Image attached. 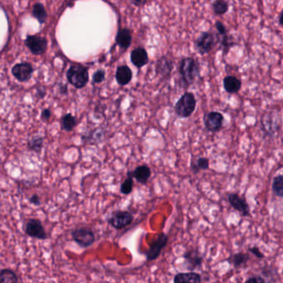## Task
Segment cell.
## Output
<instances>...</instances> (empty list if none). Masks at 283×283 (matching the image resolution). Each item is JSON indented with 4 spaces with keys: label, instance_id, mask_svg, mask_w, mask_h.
Listing matches in <instances>:
<instances>
[{
    "label": "cell",
    "instance_id": "1",
    "mask_svg": "<svg viewBox=\"0 0 283 283\" xmlns=\"http://www.w3.org/2000/svg\"><path fill=\"white\" fill-rule=\"evenodd\" d=\"M200 64L195 59L186 57L180 63L179 72L182 77V86L187 88L200 76Z\"/></svg>",
    "mask_w": 283,
    "mask_h": 283
},
{
    "label": "cell",
    "instance_id": "2",
    "mask_svg": "<svg viewBox=\"0 0 283 283\" xmlns=\"http://www.w3.org/2000/svg\"><path fill=\"white\" fill-rule=\"evenodd\" d=\"M197 107V99L192 92L183 94L174 107L175 113L181 118L190 117Z\"/></svg>",
    "mask_w": 283,
    "mask_h": 283
},
{
    "label": "cell",
    "instance_id": "3",
    "mask_svg": "<svg viewBox=\"0 0 283 283\" xmlns=\"http://www.w3.org/2000/svg\"><path fill=\"white\" fill-rule=\"evenodd\" d=\"M67 78L71 85L80 89L85 87L89 82V73L83 66L73 65L67 71Z\"/></svg>",
    "mask_w": 283,
    "mask_h": 283
},
{
    "label": "cell",
    "instance_id": "4",
    "mask_svg": "<svg viewBox=\"0 0 283 283\" xmlns=\"http://www.w3.org/2000/svg\"><path fill=\"white\" fill-rule=\"evenodd\" d=\"M72 238L79 246L84 249L89 248L95 242V235L92 229L86 227H80L72 230Z\"/></svg>",
    "mask_w": 283,
    "mask_h": 283
},
{
    "label": "cell",
    "instance_id": "5",
    "mask_svg": "<svg viewBox=\"0 0 283 283\" xmlns=\"http://www.w3.org/2000/svg\"><path fill=\"white\" fill-rule=\"evenodd\" d=\"M134 219V215L130 212L118 210L108 218V223L114 229L119 230L131 225Z\"/></svg>",
    "mask_w": 283,
    "mask_h": 283
},
{
    "label": "cell",
    "instance_id": "6",
    "mask_svg": "<svg viewBox=\"0 0 283 283\" xmlns=\"http://www.w3.org/2000/svg\"><path fill=\"white\" fill-rule=\"evenodd\" d=\"M25 44L34 55L43 54L48 48V40L38 35H28Z\"/></svg>",
    "mask_w": 283,
    "mask_h": 283
},
{
    "label": "cell",
    "instance_id": "7",
    "mask_svg": "<svg viewBox=\"0 0 283 283\" xmlns=\"http://www.w3.org/2000/svg\"><path fill=\"white\" fill-rule=\"evenodd\" d=\"M167 242H168V236L164 233H160L157 240H155V242L150 244L149 249L145 253L147 261H154L157 259L160 256L162 249L167 246Z\"/></svg>",
    "mask_w": 283,
    "mask_h": 283
},
{
    "label": "cell",
    "instance_id": "8",
    "mask_svg": "<svg viewBox=\"0 0 283 283\" xmlns=\"http://www.w3.org/2000/svg\"><path fill=\"white\" fill-rule=\"evenodd\" d=\"M25 233L27 235L31 237H34L37 239L45 240L48 238V233H46L43 225L38 219L28 220L25 225Z\"/></svg>",
    "mask_w": 283,
    "mask_h": 283
},
{
    "label": "cell",
    "instance_id": "9",
    "mask_svg": "<svg viewBox=\"0 0 283 283\" xmlns=\"http://www.w3.org/2000/svg\"><path fill=\"white\" fill-rule=\"evenodd\" d=\"M204 123L208 131L218 132L223 127L224 116L218 111H211L205 116Z\"/></svg>",
    "mask_w": 283,
    "mask_h": 283
},
{
    "label": "cell",
    "instance_id": "10",
    "mask_svg": "<svg viewBox=\"0 0 283 283\" xmlns=\"http://www.w3.org/2000/svg\"><path fill=\"white\" fill-rule=\"evenodd\" d=\"M215 44L214 35L208 32H204L195 41V47L201 54H206L213 49Z\"/></svg>",
    "mask_w": 283,
    "mask_h": 283
},
{
    "label": "cell",
    "instance_id": "11",
    "mask_svg": "<svg viewBox=\"0 0 283 283\" xmlns=\"http://www.w3.org/2000/svg\"><path fill=\"white\" fill-rule=\"evenodd\" d=\"M228 201L233 209L240 212L245 217L250 215V207L246 198L241 197L238 194H230L228 195Z\"/></svg>",
    "mask_w": 283,
    "mask_h": 283
},
{
    "label": "cell",
    "instance_id": "12",
    "mask_svg": "<svg viewBox=\"0 0 283 283\" xmlns=\"http://www.w3.org/2000/svg\"><path fill=\"white\" fill-rule=\"evenodd\" d=\"M33 72V67L28 63L16 64L12 68V74L17 79V81L22 82V83L28 81L32 77Z\"/></svg>",
    "mask_w": 283,
    "mask_h": 283
},
{
    "label": "cell",
    "instance_id": "13",
    "mask_svg": "<svg viewBox=\"0 0 283 283\" xmlns=\"http://www.w3.org/2000/svg\"><path fill=\"white\" fill-rule=\"evenodd\" d=\"M183 257L185 259V264H186V268L188 270H195L197 268H200L202 266L203 257L197 250L187 251L184 254Z\"/></svg>",
    "mask_w": 283,
    "mask_h": 283
},
{
    "label": "cell",
    "instance_id": "14",
    "mask_svg": "<svg viewBox=\"0 0 283 283\" xmlns=\"http://www.w3.org/2000/svg\"><path fill=\"white\" fill-rule=\"evenodd\" d=\"M128 174L132 175L133 178L136 179L139 183L145 185L151 177V170L148 166L143 165V166H138L133 172L128 171Z\"/></svg>",
    "mask_w": 283,
    "mask_h": 283
},
{
    "label": "cell",
    "instance_id": "15",
    "mask_svg": "<svg viewBox=\"0 0 283 283\" xmlns=\"http://www.w3.org/2000/svg\"><path fill=\"white\" fill-rule=\"evenodd\" d=\"M172 69V62L167 57H161L156 65V73L162 77H168Z\"/></svg>",
    "mask_w": 283,
    "mask_h": 283
},
{
    "label": "cell",
    "instance_id": "16",
    "mask_svg": "<svg viewBox=\"0 0 283 283\" xmlns=\"http://www.w3.org/2000/svg\"><path fill=\"white\" fill-rule=\"evenodd\" d=\"M131 61L137 68H142L148 63V55L144 48H138L131 52Z\"/></svg>",
    "mask_w": 283,
    "mask_h": 283
},
{
    "label": "cell",
    "instance_id": "17",
    "mask_svg": "<svg viewBox=\"0 0 283 283\" xmlns=\"http://www.w3.org/2000/svg\"><path fill=\"white\" fill-rule=\"evenodd\" d=\"M115 77L117 83H119V85H128L132 80V71L128 66H119V68H117Z\"/></svg>",
    "mask_w": 283,
    "mask_h": 283
},
{
    "label": "cell",
    "instance_id": "18",
    "mask_svg": "<svg viewBox=\"0 0 283 283\" xmlns=\"http://www.w3.org/2000/svg\"><path fill=\"white\" fill-rule=\"evenodd\" d=\"M131 42H132V33L130 32L129 29H120L117 33V44L123 50H127L129 48Z\"/></svg>",
    "mask_w": 283,
    "mask_h": 283
},
{
    "label": "cell",
    "instance_id": "19",
    "mask_svg": "<svg viewBox=\"0 0 283 283\" xmlns=\"http://www.w3.org/2000/svg\"><path fill=\"white\" fill-rule=\"evenodd\" d=\"M175 283L193 282L199 283L201 281V276L194 272H181L176 275L173 279Z\"/></svg>",
    "mask_w": 283,
    "mask_h": 283
},
{
    "label": "cell",
    "instance_id": "20",
    "mask_svg": "<svg viewBox=\"0 0 283 283\" xmlns=\"http://www.w3.org/2000/svg\"><path fill=\"white\" fill-rule=\"evenodd\" d=\"M224 87L228 93H237L241 88V82L235 76H228L224 79Z\"/></svg>",
    "mask_w": 283,
    "mask_h": 283
},
{
    "label": "cell",
    "instance_id": "21",
    "mask_svg": "<svg viewBox=\"0 0 283 283\" xmlns=\"http://www.w3.org/2000/svg\"><path fill=\"white\" fill-rule=\"evenodd\" d=\"M44 137L41 135H33L28 139V150L33 152L40 153L43 148Z\"/></svg>",
    "mask_w": 283,
    "mask_h": 283
},
{
    "label": "cell",
    "instance_id": "22",
    "mask_svg": "<svg viewBox=\"0 0 283 283\" xmlns=\"http://www.w3.org/2000/svg\"><path fill=\"white\" fill-rule=\"evenodd\" d=\"M230 261L236 269L245 267L249 261V256L246 253H238L230 257Z\"/></svg>",
    "mask_w": 283,
    "mask_h": 283
},
{
    "label": "cell",
    "instance_id": "23",
    "mask_svg": "<svg viewBox=\"0 0 283 283\" xmlns=\"http://www.w3.org/2000/svg\"><path fill=\"white\" fill-rule=\"evenodd\" d=\"M17 283L18 277L15 272L9 268H5L0 270V283Z\"/></svg>",
    "mask_w": 283,
    "mask_h": 283
},
{
    "label": "cell",
    "instance_id": "24",
    "mask_svg": "<svg viewBox=\"0 0 283 283\" xmlns=\"http://www.w3.org/2000/svg\"><path fill=\"white\" fill-rule=\"evenodd\" d=\"M77 126L76 118L71 113H67L61 118V129L66 131H72Z\"/></svg>",
    "mask_w": 283,
    "mask_h": 283
},
{
    "label": "cell",
    "instance_id": "25",
    "mask_svg": "<svg viewBox=\"0 0 283 283\" xmlns=\"http://www.w3.org/2000/svg\"><path fill=\"white\" fill-rule=\"evenodd\" d=\"M33 16L40 24H44L48 19V13L41 4H36L33 6Z\"/></svg>",
    "mask_w": 283,
    "mask_h": 283
},
{
    "label": "cell",
    "instance_id": "26",
    "mask_svg": "<svg viewBox=\"0 0 283 283\" xmlns=\"http://www.w3.org/2000/svg\"><path fill=\"white\" fill-rule=\"evenodd\" d=\"M210 168V160L206 157H201L194 163L191 164V170L194 174H198L200 170H208Z\"/></svg>",
    "mask_w": 283,
    "mask_h": 283
},
{
    "label": "cell",
    "instance_id": "27",
    "mask_svg": "<svg viewBox=\"0 0 283 283\" xmlns=\"http://www.w3.org/2000/svg\"><path fill=\"white\" fill-rule=\"evenodd\" d=\"M272 190L276 196L283 198V174L275 177L272 182Z\"/></svg>",
    "mask_w": 283,
    "mask_h": 283
},
{
    "label": "cell",
    "instance_id": "28",
    "mask_svg": "<svg viewBox=\"0 0 283 283\" xmlns=\"http://www.w3.org/2000/svg\"><path fill=\"white\" fill-rule=\"evenodd\" d=\"M213 10L216 15H223L227 13L229 9V4L225 0H215L213 5Z\"/></svg>",
    "mask_w": 283,
    "mask_h": 283
},
{
    "label": "cell",
    "instance_id": "29",
    "mask_svg": "<svg viewBox=\"0 0 283 283\" xmlns=\"http://www.w3.org/2000/svg\"><path fill=\"white\" fill-rule=\"evenodd\" d=\"M127 175H128V178L123 181L120 186V193L125 194V195L131 194L133 189H134V178L128 173H127Z\"/></svg>",
    "mask_w": 283,
    "mask_h": 283
},
{
    "label": "cell",
    "instance_id": "30",
    "mask_svg": "<svg viewBox=\"0 0 283 283\" xmlns=\"http://www.w3.org/2000/svg\"><path fill=\"white\" fill-rule=\"evenodd\" d=\"M105 79V72L104 70H98L93 75V82L95 83H101Z\"/></svg>",
    "mask_w": 283,
    "mask_h": 283
},
{
    "label": "cell",
    "instance_id": "31",
    "mask_svg": "<svg viewBox=\"0 0 283 283\" xmlns=\"http://www.w3.org/2000/svg\"><path fill=\"white\" fill-rule=\"evenodd\" d=\"M249 252H250L251 253H253L256 257L259 258V259H263V258H264V253H262L261 251H260L259 249L257 248V247L249 248Z\"/></svg>",
    "mask_w": 283,
    "mask_h": 283
},
{
    "label": "cell",
    "instance_id": "32",
    "mask_svg": "<svg viewBox=\"0 0 283 283\" xmlns=\"http://www.w3.org/2000/svg\"><path fill=\"white\" fill-rule=\"evenodd\" d=\"M215 28H216L217 31H218L219 34L221 36L223 35L227 34V30H226V28H225V25L222 24V23L220 22V21H217L215 23Z\"/></svg>",
    "mask_w": 283,
    "mask_h": 283
},
{
    "label": "cell",
    "instance_id": "33",
    "mask_svg": "<svg viewBox=\"0 0 283 283\" xmlns=\"http://www.w3.org/2000/svg\"><path fill=\"white\" fill-rule=\"evenodd\" d=\"M51 116H52V111L50 109H44L43 111H41V120H44V122H48L50 119Z\"/></svg>",
    "mask_w": 283,
    "mask_h": 283
},
{
    "label": "cell",
    "instance_id": "34",
    "mask_svg": "<svg viewBox=\"0 0 283 283\" xmlns=\"http://www.w3.org/2000/svg\"><path fill=\"white\" fill-rule=\"evenodd\" d=\"M266 281V280L264 278V277H259V276H257V277H250V278L248 279L247 280L246 282L247 283H259V282H265Z\"/></svg>",
    "mask_w": 283,
    "mask_h": 283
},
{
    "label": "cell",
    "instance_id": "35",
    "mask_svg": "<svg viewBox=\"0 0 283 283\" xmlns=\"http://www.w3.org/2000/svg\"><path fill=\"white\" fill-rule=\"evenodd\" d=\"M29 202L31 204H33L34 205H41V199H40V197L37 195V194H33L32 196L29 198Z\"/></svg>",
    "mask_w": 283,
    "mask_h": 283
},
{
    "label": "cell",
    "instance_id": "36",
    "mask_svg": "<svg viewBox=\"0 0 283 283\" xmlns=\"http://www.w3.org/2000/svg\"><path fill=\"white\" fill-rule=\"evenodd\" d=\"M46 95V90L44 88H38L37 92V96L38 98H43Z\"/></svg>",
    "mask_w": 283,
    "mask_h": 283
},
{
    "label": "cell",
    "instance_id": "37",
    "mask_svg": "<svg viewBox=\"0 0 283 283\" xmlns=\"http://www.w3.org/2000/svg\"><path fill=\"white\" fill-rule=\"evenodd\" d=\"M132 1L134 5H136V6H143L147 3V0H132Z\"/></svg>",
    "mask_w": 283,
    "mask_h": 283
},
{
    "label": "cell",
    "instance_id": "38",
    "mask_svg": "<svg viewBox=\"0 0 283 283\" xmlns=\"http://www.w3.org/2000/svg\"><path fill=\"white\" fill-rule=\"evenodd\" d=\"M67 91H68V90H67V85H64L60 87V92H61V94H67Z\"/></svg>",
    "mask_w": 283,
    "mask_h": 283
},
{
    "label": "cell",
    "instance_id": "39",
    "mask_svg": "<svg viewBox=\"0 0 283 283\" xmlns=\"http://www.w3.org/2000/svg\"><path fill=\"white\" fill-rule=\"evenodd\" d=\"M279 22L281 24V26H283V13H281V16H280V19H279Z\"/></svg>",
    "mask_w": 283,
    "mask_h": 283
}]
</instances>
